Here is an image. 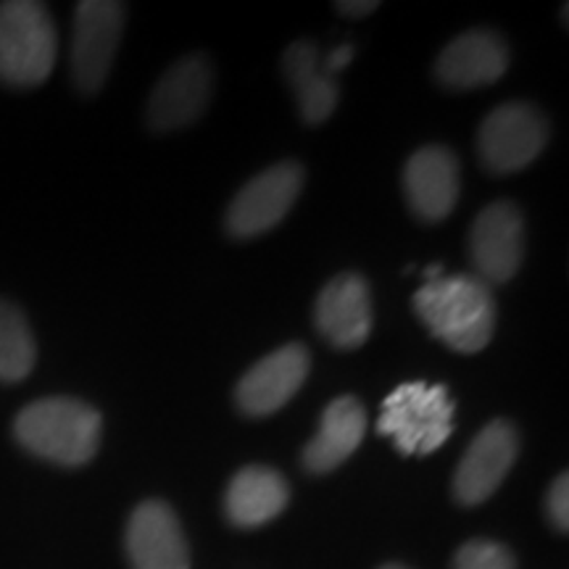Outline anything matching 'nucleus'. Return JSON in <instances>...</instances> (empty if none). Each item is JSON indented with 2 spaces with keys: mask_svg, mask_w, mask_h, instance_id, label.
<instances>
[{
  "mask_svg": "<svg viewBox=\"0 0 569 569\" xmlns=\"http://www.w3.org/2000/svg\"><path fill=\"white\" fill-rule=\"evenodd\" d=\"M403 193L422 222H443L459 201V161L446 146H427L407 161Z\"/></svg>",
  "mask_w": 569,
  "mask_h": 569,
  "instance_id": "obj_14",
  "label": "nucleus"
},
{
  "mask_svg": "<svg viewBox=\"0 0 569 569\" xmlns=\"http://www.w3.org/2000/svg\"><path fill=\"white\" fill-rule=\"evenodd\" d=\"M319 336L340 351L361 348L372 336V296L361 274H338L322 288L315 306Z\"/></svg>",
  "mask_w": 569,
  "mask_h": 569,
  "instance_id": "obj_12",
  "label": "nucleus"
},
{
  "mask_svg": "<svg viewBox=\"0 0 569 569\" xmlns=\"http://www.w3.org/2000/svg\"><path fill=\"white\" fill-rule=\"evenodd\" d=\"M351 61H353V46H338L336 51L327 53L325 71H327V74H338V71L348 67Z\"/></svg>",
  "mask_w": 569,
  "mask_h": 569,
  "instance_id": "obj_22",
  "label": "nucleus"
},
{
  "mask_svg": "<svg viewBox=\"0 0 569 569\" xmlns=\"http://www.w3.org/2000/svg\"><path fill=\"white\" fill-rule=\"evenodd\" d=\"M38 361V343L24 311L0 298V382H21Z\"/></svg>",
  "mask_w": 569,
  "mask_h": 569,
  "instance_id": "obj_19",
  "label": "nucleus"
},
{
  "mask_svg": "<svg viewBox=\"0 0 569 569\" xmlns=\"http://www.w3.org/2000/svg\"><path fill=\"white\" fill-rule=\"evenodd\" d=\"M132 569H190V549L180 519L163 501H142L127 525Z\"/></svg>",
  "mask_w": 569,
  "mask_h": 569,
  "instance_id": "obj_13",
  "label": "nucleus"
},
{
  "mask_svg": "<svg viewBox=\"0 0 569 569\" xmlns=\"http://www.w3.org/2000/svg\"><path fill=\"white\" fill-rule=\"evenodd\" d=\"M103 419L80 398L53 396L19 411L13 436L34 457L61 467H82L98 453Z\"/></svg>",
  "mask_w": 569,
  "mask_h": 569,
  "instance_id": "obj_2",
  "label": "nucleus"
},
{
  "mask_svg": "<svg viewBox=\"0 0 569 569\" xmlns=\"http://www.w3.org/2000/svg\"><path fill=\"white\" fill-rule=\"evenodd\" d=\"M290 488L269 467H246L234 475L224 496V511L238 528H261L288 507Z\"/></svg>",
  "mask_w": 569,
  "mask_h": 569,
  "instance_id": "obj_17",
  "label": "nucleus"
},
{
  "mask_svg": "<svg viewBox=\"0 0 569 569\" xmlns=\"http://www.w3.org/2000/svg\"><path fill=\"white\" fill-rule=\"evenodd\" d=\"M127 9L113 0H82L74 13L71 42V77L77 90L92 96L109 77L119 40H122Z\"/></svg>",
  "mask_w": 569,
  "mask_h": 569,
  "instance_id": "obj_6",
  "label": "nucleus"
},
{
  "mask_svg": "<svg viewBox=\"0 0 569 569\" xmlns=\"http://www.w3.org/2000/svg\"><path fill=\"white\" fill-rule=\"evenodd\" d=\"M336 9L346 17H369L380 9V3H375V0H343V3H336Z\"/></svg>",
  "mask_w": 569,
  "mask_h": 569,
  "instance_id": "obj_23",
  "label": "nucleus"
},
{
  "mask_svg": "<svg viewBox=\"0 0 569 569\" xmlns=\"http://www.w3.org/2000/svg\"><path fill=\"white\" fill-rule=\"evenodd\" d=\"M507 42L488 30H469L453 38L436 61V77L451 90H475L493 84L507 74Z\"/></svg>",
  "mask_w": 569,
  "mask_h": 569,
  "instance_id": "obj_15",
  "label": "nucleus"
},
{
  "mask_svg": "<svg viewBox=\"0 0 569 569\" xmlns=\"http://www.w3.org/2000/svg\"><path fill=\"white\" fill-rule=\"evenodd\" d=\"M382 569H407V567H401V565H388V567H382Z\"/></svg>",
  "mask_w": 569,
  "mask_h": 569,
  "instance_id": "obj_25",
  "label": "nucleus"
},
{
  "mask_svg": "<svg viewBox=\"0 0 569 569\" xmlns=\"http://www.w3.org/2000/svg\"><path fill=\"white\" fill-rule=\"evenodd\" d=\"M519 453L517 427L509 419H496L482 427L478 438L469 443L453 475V496L465 507H478L488 501L509 475Z\"/></svg>",
  "mask_w": 569,
  "mask_h": 569,
  "instance_id": "obj_9",
  "label": "nucleus"
},
{
  "mask_svg": "<svg viewBox=\"0 0 569 569\" xmlns=\"http://www.w3.org/2000/svg\"><path fill=\"white\" fill-rule=\"evenodd\" d=\"M546 509H549L553 528L567 532L569 530V480H567V475H559V478L553 480L549 498H546Z\"/></svg>",
  "mask_w": 569,
  "mask_h": 569,
  "instance_id": "obj_21",
  "label": "nucleus"
},
{
  "mask_svg": "<svg viewBox=\"0 0 569 569\" xmlns=\"http://www.w3.org/2000/svg\"><path fill=\"white\" fill-rule=\"evenodd\" d=\"M453 569H517V561L503 543L475 538L457 551Z\"/></svg>",
  "mask_w": 569,
  "mask_h": 569,
  "instance_id": "obj_20",
  "label": "nucleus"
},
{
  "mask_svg": "<svg viewBox=\"0 0 569 569\" xmlns=\"http://www.w3.org/2000/svg\"><path fill=\"white\" fill-rule=\"evenodd\" d=\"M367 432V411L353 396H340L322 411L317 436L303 448V467L315 475L338 469L361 446Z\"/></svg>",
  "mask_w": 569,
  "mask_h": 569,
  "instance_id": "obj_16",
  "label": "nucleus"
},
{
  "mask_svg": "<svg viewBox=\"0 0 569 569\" xmlns=\"http://www.w3.org/2000/svg\"><path fill=\"white\" fill-rule=\"evenodd\" d=\"M311 356L301 343L282 346L248 369L234 388L238 409L248 417H269L293 398L309 377Z\"/></svg>",
  "mask_w": 569,
  "mask_h": 569,
  "instance_id": "obj_11",
  "label": "nucleus"
},
{
  "mask_svg": "<svg viewBox=\"0 0 569 569\" xmlns=\"http://www.w3.org/2000/svg\"><path fill=\"white\" fill-rule=\"evenodd\" d=\"M284 80L296 92L306 124H322L338 106V82L319 67V51L311 42L298 40L282 56Z\"/></svg>",
  "mask_w": 569,
  "mask_h": 569,
  "instance_id": "obj_18",
  "label": "nucleus"
},
{
  "mask_svg": "<svg viewBox=\"0 0 569 569\" xmlns=\"http://www.w3.org/2000/svg\"><path fill=\"white\" fill-rule=\"evenodd\" d=\"M59 38L51 11L34 0L0 3V80L34 88L53 71Z\"/></svg>",
  "mask_w": 569,
  "mask_h": 569,
  "instance_id": "obj_4",
  "label": "nucleus"
},
{
  "mask_svg": "<svg viewBox=\"0 0 569 569\" xmlns=\"http://www.w3.org/2000/svg\"><path fill=\"white\" fill-rule=\"evenodd\" d=\"M453 403L446 386L403 382L382 401L377 432L390 438L403 457H427L453 432Z\"/></svg>",
  "mask_w": 569,
  "mask_h": 569,
  "instance_id": "obj_3",
  "label": "nucleus"
},
{
  "mask_svg": "<svg viewBox=\"0 0 569 569\" xmlns=\"http://www.w3.org/2000/svg\"><path fill=\"white\" fill-rule=\"evenodd\" d=\"M301 188L303 167L298 161H280L264 169L234 196L224 217L227 232L238 240H251L272 230L293 209Z\"/></svg>",
  "mask_w": 569,
  "mask_h": 569,
  "instance_id": "obj_7",
  "label": "nucleus"
},
{
  "mask_svg": "<svg viewBox=\"0 0 569 569\" xmlns=\"http://www.w3.org/2000/svg\"><path fill=\"white\" fill-rule=\"evenodd\" d=\"M411 306L427 330L457 353H480L493 338V293L475 274H443L425 282Z\"/></svg>",
  "mask_w": 569,
  "mask_h": 569,
  "instance_id": "obj_1",
  "label": "nucleus"
},
{
  "mask_svg": "<svg viewBox=\"0 0 569 569\" xmlns=\"http://www.w3.org/2000/svg\"><path fill=\"white\" fill-rule=\"evenodd\" d=\"M549 142V122L532 103H503L482 119L478 153L493 174H511L538 159Z\"/></svg>",
  "mask_w": 569,
  "mask_h": 569,
  "instance_id": "obj_5",
  "label": "nucleus"
},
{
  "mask_svg": "<svg viewBox=\"0 0 569 569\" xmlns=\"http://www.w3.org/2000/svg\"><path fill=\"white\" fill-rule=\"evenodd\" d=\"M469 259L475 277L503 284L519 272L525 259L522 211L511 201H496L478 213L469 230Z\"/></svg>",
  "mask_w": 569,
  "mask_h": 569,
  "instance_id": "obj_8",
  "label": "nucleus"
},
{
  "mask_svg": "<svg viewBox=\"0 0 569 569\" xmlns=\"http://www.w3.org/2000/svg\"><path fill=\"white\" fill-rule=\"evenodd\" d=\"M438 277H443V267H440V264L430 267V269H425V282H432V280H438Z\"/></svg>",
  "mask_w": 569,
  "mask_h": 569,
  "instance_id": "obj_24",
  "label": "nucleus"
},
{
  "mask_svg": "<svg viewBox=\"0 0 569 569\" xmlns=\"http://www.w3.org/2000/svg\"><path fill=\"white\" fill-rule=\"evenodd\" d=\"M213 67L206 53L184 56L156 84L148 101V124L153 132H172L196 122L209 106Z\"/></svg>",
  "mask_w": 569,
  "mask_h": 569,
  "instance_id": "obj_10",
  "label": "nucleus"
}]
</instances>
